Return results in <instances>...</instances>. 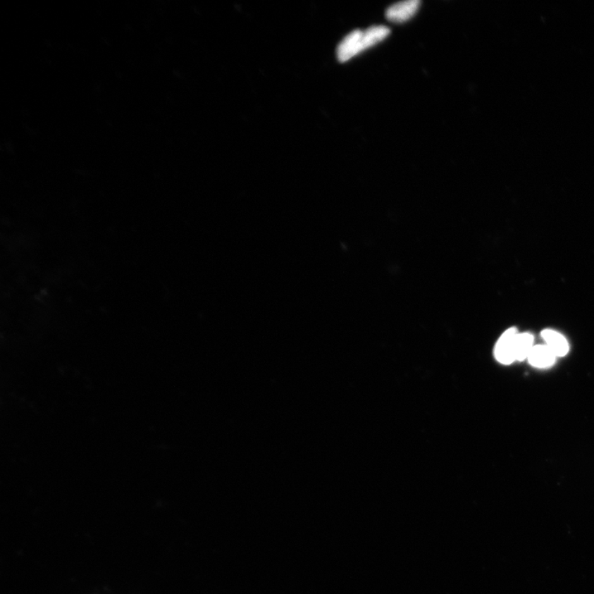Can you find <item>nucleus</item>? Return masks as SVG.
Returning a JSON list of instances; mask_svg holds the SVG:
<instances>
[{"mask_svg":"<svg viewBox=\"0 0 594 594\" xmlns=\"http://www.w3.org/2000/svg\"><path fill=\"white\" fill-rule=\"evenodd\" d=\"M518 335L516 328H511L506 330L497 342L495 356L500 364L509 365L516 361L515 341Z\"/></svg>","mask_w":594,"mask_h":594,"instance_id":"f03ea898","label":"nucleus"},{"mask_svg":"<svg viewBox=\"0 0 594 594\" xmlns=\"http://www.w3.org/2000/svg\"><path fill=\"white\" fill-rule=\"evenodd\" d=\"M533 341V336L528 333L516 335L515 341L516 361H524L528 359L534 347Z\"/></svg>","mask_w":594,"mask_h":594,"instance_id":"423d86ee","label":"nucleus"},{"mask_svg":"<svg viewBox=\"0 0 594 594\" xmlns=\"http://www.w3.org/2000/svg\"><path fill=\"white\" fill-rule=\"evenodd\" d=\"M543 339L547 346L557 357H564L568 354L569 347L566 338L559 333L552 330H545L542 333Z\"/></svg>","mask_w":594,"mask_h":594,"instance_id":"39448f33","label":"nucleus"},{"mask_svg":"<svg viewBox=\"0 0 594 594\" xmlns=\"http://www.w3.org/2000/svg\"><path fill=\"white\" fill-rule=\"evenodd\" d=\"M421 4L419 0H407L391 6L386 11L385 16L389 21L404 23L412 18Z\"/></svg>","mask_w":594,"mask_h":594,"instance_id":"7ed1b4c3","label":"nucleus"},{"mask_svg":"<svg viewBox=\"0 0 594 594\" xmlns=\"http://www.w3.org/2000/svg\"><path fill=\"white\" fill-rule=\"evenodd\" d=\"M555 356L547 345H537L533 347L528 359L531 365L538 369L549 368L555 361Z\"/></svg>","mask_w":594,"mask_h":594,"instance_id":"20e7f679","label":"nucleus"},{"mask_svg":"<svg viewBox=\"0 0 594 594\" xmlns=\"http://www.w3.org/2000/svg\"><path fill=\"white\" fill-rule=\"evenodd\" d=\"M390 33V29L385 26H373L366 31L352 32L338 47V59L342 63L349 61L359 53L384 41Z\"/></svg>","mask_w":594,"mask_h":594,"instance_id":"f257e3e1","label":"nucleus"}]
</instances>
